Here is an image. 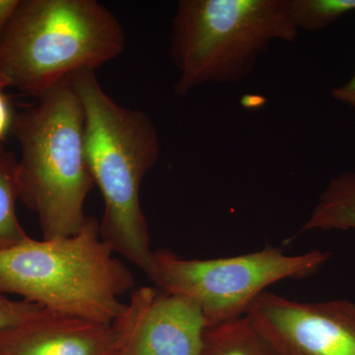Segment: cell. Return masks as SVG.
<instances>
[{
    "instance_id": "6da1fadb",
    "label": "cell",
    "mask_w": 355,
    "mask_h": 355,
    "mask_svg": "<svg viewBox=\"0 0 355 355\" xmlns=\"http://www.w3.org/2000/svg\"><path fill=\"white\" fill-rule=\"evenodd\" d=\"M72 80L85 116V158L105 210L100 236L114 252L146 272L153 251L140 186L157 162L160 139L146 113L123 108L100 85L94 70H79Z\"/></svg>"
},
{
    "instance_id": "7a4b0ae2",
    "label": "cell",
    "mask_w": 355,
    "mask_h": 355,
    "mask_svg": "<svg viewBox=\"0 0 355 355\" xmlns=\"http://www.w3.org/2000/svg\"><path fill=\"white\" fill-rule=\"evenodd\" d=\"M103 241L88 216L78 233L25 241L0 251V293L15 294L44 309L101 324L125 312L121 296L135 288L125 263Z\"/></svg>"
},
{
    "instance_id": "3957f363",
    "label": "cell",
    "mask_w": 355,
    "mask_h": 355,
    "mask_svg": "<svg viewBox=\"0 0 355 355\" xmlns=\"http://www.w3.org/2000/svg\"><path fill=\"white\" fill-rule=\"evenodd\" d=\"M14 116L20 200L38 217L43 239L78 233L94 186L85 158V116L71 76Z\"/></svg>"
},
{
    "instance_id": "277c9868",
    "label": "cell",
    "mask_w": 355,
    "mask_h": 355,
    "mask_svg": "<svg viewBox=\"0 0 355 355\" xmlns=\"http://www.w3.org/2000/svg\"><path fill=\"white\" fill-rule=\"evenodd\" d=\"M125 46L120 22L96 0H20L0 43V83L39 99Z\"/></svg>"
},
{
    "instance_id": "5b68a950",
    "label": "cell",
    "mask_w": 355,
    "mask_h": 355,
    "mask_svg": "<svg viewBox=\"0 0 355 355\" xmlns=\"http://www.w3.org/2000/svg\"><path fill=\"white\" fill-rule=\"evenodd\" d=\"M291 0H180L169 53L183 97L205 84L239 83L273 42L297 39Z\"/></svg>"
},
{
    "instance_id": "8992f818",
    "label": "cell",
    "mask_w": 355,
    "mask_h": 355,
    "mask_svg": "<svg viewBox=\"0 0 355 355\" xmlns=\"http://www.w3.org/2000/svg\"><path fill=\"white\" fill-rule=\"evenodd\" d=\"M329 259L330 253L318 250L291 256L270 247L205 260L157 250L146 275L163 291L195 301L209 327L243 316L268 286L315 275Z\"/></svg>"
},
{
    "instance_id": "52a82bcc",
    "label": "cell",
    "mask_w": 355,
    "mask_h": 355,
    "mask_svg": "<svg viewBox=\"0 0 355 355\" xmlns=\"http://www.w3.org/2000/svg\"><path fill=\"white\" fill-rule=\"evenodd\" d=\"M246 314L279 355H355V303L300 302L265 291Z\"/></svg>"
},
{
    "instance_id": "ba28073f",
    "label": "cell",
    "mask_w": 355,
    "mask_h": 355,
    "mask_svg": "<svg viewBox=\"0 0 355 355\" xmlns=\"http://www.w3.org/2000/svg\"><path fill=\"white\" fill-rule=\"evenodd\" d=\"M125 318L130 355H203L209 324L190 298L141 287L132 292Z\"/></svg>"
},
{
    "instance_id": "9c48e42d",
    "label": "cell",
    "mask_w": 355,
    "mask_h": 355,
    "mask_svg": "<svg viewBox=\"0 0 355 355\" xmlns=\"http://www.w3.org/2000/svg\"><path fill=\"white\" fill-rule=\"evenodd\" d=\"M121 342L119 319L101 324L44 309L0 335V355H114Z\"/></svg>"
},
{
    "instance_id": "30bf717a",
    "label": "cell",
    "mask_w": 355,
    "mask_h": 355,
    "mask_svg": "<svg viewBox=\"0 0 355 355\" xmlns=\"http://www.w3.org/2000/svg\"><path fill=\"white\" fill-rule=\"evenodd\" d=\"M314 230H355V170L331 178L300 233Z\"/></svg>"
},
{
    "instance_id": "8fae6325",
    "label": "cell",
    "mask_w": 355,
    "mask_h": 355,
    "mask_svg": "<svg viewBox=\"0 0 355 355\" xmlns=\"http://www.w3.org/2000/svg\"><path fill=\"white\" fill-rule=\"evenodd\" d=\"M273 349L247 314L205 331L203 355H270Z\"/></svg>"
},
{
    "instance_id": "7c38bea8",
    "label": "cell",
    "mask_w": 355,
    "mask_h": 355,
    "mask_svg": "<svg viewBox=\"0 0 355 355\" xmlns=\"http://www.w3.org/2000/svg\"><path fill=\"white\" fill-rule=\"evenodd\" d=\"M20 198L19 159L0 144V251L29 238L16 214Z\"/></svg>"
},
{
    "instance_id": "4fadbf2b",
    "label": "cell",
    "mask_w": 355,
    "mask_h": 355,
    "mask_svg": "<svg viewBox=\"0 0 355 355\" xmlns=\"http://www.w3.org/2000/svg\"><path fill=\"white\" fill-rule=\"evenodd\" d=\"M291 12L298 31L318 32L355 12V0H291Z\"/></svg>"
},
{
    "instance_id": "5bb4252c",
    "label": "cell",
    "mask_w": 355,
    "mask_h": 355,
    "mask_svg": "<svg viewBox=\"0 0 355 355\" xmlns=\"http://www.w3.org/2000/svg\"><path fill=\"white\" fill-rule=\"evenodd\" d=\"M44 308L26 300H13L0 293V335L36 316Z\"/></svg>"
},
{
    "instance_id": "9a60e30c",
    "label": "cell",
    "mask_w": 355,
    "mask_h": 355,
    "mask_svg": "<svg viewBox=\"0 0 355 355\" xmlns=\"http://www.w3.org/2000/svg\"><path fill=\"white\" fill-rule=\"evenodd\" d=\"M4 89L6 87L0 83V144H3L9 133H11L15 116L12 113L8 98L4 94Z\"/></svg>"
},
{
    "instance_id": "2e32d148",
    "label": "cell",
    "mask_w": 355,
    "mask_h": 355,
    "mask_svg": "<svg viewBox=\"0 0 355 355\" xmlns=\"http://www.w3.org/2000/svg\"><path fill=\"white\" fill-rule=\"evenodd\" d=\"M331 96L335 101L355 110V74L347 83L334 88Z\"/></svg>"
},
{
    "instance_id": "e0dca14e",
    "label": "cell",
    "mask_w": 355,
    "mask_h": 355,
    "mask_svg": "<svg viewBox=\"0 0 355 355\" xmlns=\"http://www.w3.org/2000/svg\"><path fill=\"white\" fill-rule=\"evenodd\" d=\"M20 0H0V43Z\"/></svg>"
},
{
    "instance_id": "ac0fdd59",
    "label": "cell",
    "mask_w": 355,
    "mask_h": 355,
    "mask_svg": "<svg viewBox=\"0 0 355 355\" xmlns=\"http://www.w3.org/2000/svg\"><path fill=\"white\" fill-rule=\"evenodd\" d=\"M120 321L121 327H123V345H121L123 352H121V354L114 355H130V347H128V324L125 313L120 317Z\"/></svg>"
},
{
    "instance_id": "d6986e66",
    "label": "cell",
    "mask_w": 355,
    "mask_h": 355,
    "mask_svg": "<svg viewBox=\"0 0 355 355\" xmlns=\"http://www.w3.org/2000/svg\"><path fill=\"white\" fill-rule=\"evenodd\" d=\"M263 102H266L265 98L254 97V96H251V97L246 96L242 99V104L245 108H256V107L261 106Z\"/></svg>"
}]
</instances>
